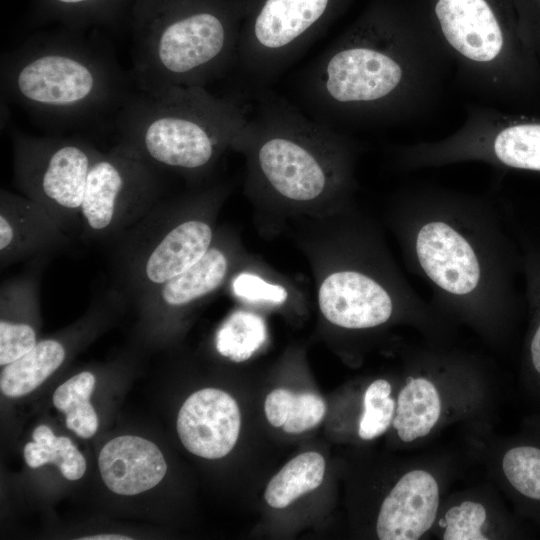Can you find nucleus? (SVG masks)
<instances>
[{"mask_svg":"<svg viewBox=\"0 0 540 540\" xmlns=\"http://www.w3.org/2000/svg\"><path fill=\"white\" fill-rule=\"evenodd\" d=\"M0 76L5 100L53 135L113 127L136 90L107 43L69 35L32 39L4 53Z\"/></svg>","mask_w":540,"mask_h":540,"instance_id":"1","label":"nucleus"},{"mask_svg":"<svg viewBox=\"0 0 540 540\" xmlns=\"http://www.w3.org/2000/svg\"><path fill=\"white\" fill-rule=\"evenodd\" d=\"M249 115L233 99L205 87L135 90L117 114L119 144L157 169L185 176L208 170L230 147L240 148Z\"/></svg>","mask_w":540,"mask_h":540,"instance_id":"2","label":"nucleus"},{"mask_svg":"<svg viewBox=\"0 0 540 540\" xmlns=\"http://www.w3.org/2000/svg\"><path fill=\"white\" fill-rule=\"evenodd\" d=\"M146 20L131 43L130 74L137 90L205 87L234 69L240 31L215 10Z\"/></svg>","mask_w":540,"mask_h":540,"instance_id":"3","label":"nucleus"},{"mask_svg":"<svg viewBox=\"0 0 540 540\" xmlns=\"http://www.w3.org/2000/svg\"><path fill=\"white\" fill-rule=\"evenodd\" d=\"M327 126L281 100L265 99L249 116L240 148L250 150L259 178L277 195L314 201L335 184L336 139Z\"/></svg>","mask_w":540,"mask_h":540,"instance_id":"4","label":"nucleus"},{"mask_svg":"<svg viewBox=\"0 0 540 540\" xmlns=\"http://www.w3.org/2000/svg\"><path fill=\"white\" fill-rule=\"evenodd\" d=\"M211 198L186 206L158 201L111 243V287L124 300L138 303L204 256L214 240Z\"/></svg>","mask_w":540,"mask_h":540,"instance_id":"5","label":"nucleus"},{"mask_svg":"<svg viewBox=\"0 0 540 540\" xmlns=\"http://www.w3.org/2000/svg\"><path fill=\"white\" fill-rule=\"evenodd\" d=\"M13 183L72 237L81 234L89 172L101 150L79 136L12 135Z\"/></svg>","mask_w":540,"mask_h":540,"instance_id":"6","label":"nucleus"},{"mask_svg":"<svg viewBox=\"0 0 540 540\" xmlns=\"http://www.w3.org/2000/svg\"><path fill=\"white\" fill-rule=\"evenodd\" d=\"M159 169L116 143L100 151L88 175L80 238L112 243L159 201Z\"/></svg>","mask_w":540,"mask_h":540,"instance_id":"7","label":"nucleus"},{"mask_svg":"<svg viewBox=\"0 0 540 540\" xmlns=\"http://www.w3.org/2000/svg\"><path fill=\"white\" fill-rule=\"evenodd\" d=\"M491 396L480 375L418 370L398 392L392 427L403 444L421 443L457 421H480Z\"/></svg>","mask_w":540,"mask_h":540,"instance_id":"8","label":"nucleus"},{"mask_svg":"<svg viewBox=\"0 0 540 540\" xmlns=\"http://www.w3.org/2000/svg\"><path fill=\"white\" fill-rule=\"evenodd\" d=\"M450 463L416 457L382 499L375 521L380 540H418L430 536L449 482Z\"/></svg>","mask_w":540,"mask_h":540,"instance_id":"9","label":"nucleus"},{"mask_svg":"<svg viewBox=\"0 0 540 540\" xmlns=\"http://www.w3.org/2000/svg\"><path fill=\"white\" fill-rule=\"evenodd\" d=\"M481 455L517 516L540 527V415L516 435L483 443Z\"/></svg>","mask_w":540,"mask_h":540,"instance_id":"10","label":"nucleus"},{"mask_svg":"<svg viewBox=\"0 0 540 540\" xmlns=\"http://www.w3.org/2000/svg\"><path fill=\"white\" fill-rule=\"evenodd\" d=\"M72 238L40 204L22 194L0 191L1 270L61 252Z\"/></svg>","mask_w":540,"mask_h":540,"instance_id":"11","label":"nucleus"},{"mask_svg":"<svg viewBox=\"0 0 540 540\" xmlns=\"http://www.w3.org/2000/svg\"><path fill=\"white\" fill-rule=\"evenodd\" d=\"M430 536L441 540L519 539L527 532L493 492L471 488L445 496Z\"/></svg>","mask_w":540,"mask_h":540,"instance_id":"12","label":"nucleus"},{"mask_svg":"<svg viewBox=\"0 0 540 540\" xmlns=\"http://www.w3.org/2000/svg\"><path fill=\"white\" fill-rule=\"evenodd\" d=\"M241 414L235 399L216 388L192 393L181 406L177 433L183 446L205 459L226 456L235 446Z\"/></svg>","mask_w":540,"mask_h":540,"instance_id":"13","label":"nucleus"},{"mask_svg":"<svg viewBox=\"0 0 540 540\" xmlns=\"http://www.w3.org/2000/svg\"><path fill=\"white\" fill-rule=\"evenodd\" d=\"M318 304L330 323L346 329L380 326L393 312L387 291L356 271H338L327 276L319 288Z\"/></svg>","mask_w":540,"mask_h":540,"instance_id":"14","label":"nucleus"},{"mask_svg":"<svg viewBox=\"0 0 540 540\" xmlns=\"http://www.w3.org/2000/svg\"><path fill=\"white\" fill-rule=\"evenodd\" d=\"M416 253L424 272L443 290L463 295L476 288L480 278L476 254L450 225L425 224L417 234Z\"/></svg>","mask_w":540,"mask_h":540,"instance_id":"15","label":"nucleus"},{"mask_svg":"<svg viewBox=\"0 0 540 540\" xmlns=\"http://www.w3.org/2000/svg\"><path fill=\"white\" fill-rule=\"evenodd\" d=\"M98 467L106 487L123 496L150 490L167 471L160 449L150 440L134 435L108 441L99 453Z\"/></svg>","mask_w":540,"mask_h":540,"instance_id":"16","label":"nucleus"},{"mask_svg":"<svg viewBox=\"0 0 540 540\" xmlns=\"http://www.w3.org/2000/svg\"><path fill=\"white\" fill-rule=\"evenodd\" d=\"M435 12L446 40L468 59L487 62L501 52L503 33L485 0H438Z\"/></svg>","mask_w":540,"mask_h":540,"instance_id":"17","label":"nucleus"},{"mask_svg":"<svg viewBox=\"0 0 540 540\" xmlns=\"http://www.w3.org/2000/svg\"><path fill=\"white\" fill-rule=\"evenodd\" d=\"M228 271V254L220 245L212 243L198 262L153 290L138 305L147 317L172 315L215 292Z\"/></svg>","mask_w":540,"mask_h":540,"instance_id":"18","label":"nucleus"},{"mask_svg":"<svg viewBox=\"0 0 540 540\" xmlns=\"http://www.w3.org/2000/svg\"><path fill=\"white\" fill-rule=\"evenodd\" d=\"M68 344L57 338L37 342L33 349L7 364L1 371V392L10 398L22 397L39 387L65 361Z\"/></svg>","mask_w":540,"mask_h":540,"instance_id":"19","label":"nucleus"},{"mask_svg":"<svg viewBox=\"0 0 540 540\" xmlns=\"http://www.w3.org/2000/svg\"><path fill=\"white\" fill-rule=\"evenodd\" d=\"M325 460L317 452H305L286 463L266 486L264 498L270 507L282 509L305 493L318 488L324 478Z\"/></svg>","mask_w":540,"mask_h":540,"instance_id":"20","label":"nucleus"},{"mask_svg":"<svg viewBox=\"0 0 540 540\" xmlns=\"http://www.w3.org/2000/svg\"><path fill=\"white\" fill-rule=\"evenodd\" d=\"M264 410L272 426L282 427L288 434H300L321 422L326 413V404L316 394H295L278 388L267 395Z\"/></svg>","mask_w":540,"mask_h":540,"instance_id":"21","label":"nucleus"},{"mask_svg":"<svg viewBox=\"0 0 540 540\" xmlns=\"http://www.w3.org/2000/svg\"><path fill=\"white\" fill-rule=\"evenodd\" d=\"M94 387L95 376L83 371L61 384L53 394L54 406L65 414L66 427L85 439L98 428V417L90 403Z\"/></svg>","mask_w":540,"mask_h":540,"instance_id":"22","label":"nucleus"},{"mask_svg":"<svg viewBox=\"0 0 540 540\" xmlns=\"http://www.w3.org/2000/svg\"><path fill=\"white\" fill-rule=\"evenodd\" d=\"M24 458L30 468L54 463L62 475L71 481L80 479L86 471V460L68 437H57L47 425L33 432V442L26 444Z\"/></svg>","mask_w":540,"mask_h":540,"instance_id":"23","label":"nucleus"},{"mask_svg":"<svg viewBox=\"0 0 540 540\" xmlns=\"http://www.w3.org/2000/svg\"><path fill=\"white\" fill-rule=\"evenodd\" d=\"M263 319L251 312L236 311L221 325L216 336L218 352L234 362L249 359L265 342Z\"/></svg>","mask_w":540,"mask_h":540,"instance_id":"24","label":"nucleus"},{"mask_svg":"<svg viewBox=\"0 0 540 540\" xmlns=\"http://www.w3.org/2000/svg\"><path fill=\"white\" fill-rule=\"evenodd\" d=\"M528 262L533 316L525 343L521 385L530 402L540 409V249L530 251Z\"/></svg>","mask_w":540,"mask_h":540,"instance_id":"25","label":"nucleus"},{"mask_svg":"<svg viewBox=\"0 0 540 540\" xmlns=\"http://www.w3.org/2000/svg\"><path fill=\"white\" fill-rule=\"evenodd\" d=\"M391 394L392 385L386 379H376L368 385L357 431L360 439L373 440L392 426L396 400Z\"/></svg>","mask_w":540,"mask_h":540,"instance_id":"26","label":"nucleus"},{"mask_svg":"<svg viewBox=\"0 0 540 540\" xmlns=\"http://www.w3.org/2000/svg\"><path fill=\"white\" fill-rule=\"evenodd\" d=\"M233 290L237 296L250 301L280 304L287 298V291L282 286L268 283L250 273L238 275L233 281Z\"/></svg>","mask_w":540,"mask_h":540,"instance_id":"27","label":"nucleus"},{"mask_svg":"<svg viewBox=\"0 0 540 540\" xmlns=\"http://www.w3.org/2000/svg\"><path fill=\"white\" fill-rule=\"evenodd\" d=\"M81 540H130L131 537H127L125 535H117V534H101V535H93L89 537H82Z\"/></svg>","mask_w":540,"mask_h":540,"instance_id":"28","label":"nucleus"},{"mask_svg":"<svg viewBox=\"0 0 540 540\" xmlns=\"http://www.w3.org/2000/svg\"><path fill=\"white\" fill-rule=\"evenodd\" d=\"M58 3L65 4V5H79L88 3L92 0H55Z\"/></svg>","mask_w":540,"mask_h":540,"instance_id":"29","label":"nucleus"}]
</instances>
